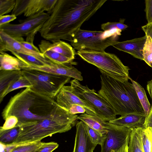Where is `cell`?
<instances>
[{
	"instance_id": "cell-1",
	"label": "cell",
	"mask_w": 152,
	"mask_h": 152,
	"mask_svg": "<svg viewBox=\"0 0 152 152\" xmlns=\"http://www.w3.org/2000/svg\"><path fill=\"white\" fill-rule=\"evenodd\" d=\"M107 0H57L49 17L39 31L51 42L71 41L82 25L88 20Z\"/></svg>"
},
{
	"instance_id": "cell-2",
	"label": "cell",
	"mask_w": 152,
	"mask_h": 152,
	"mask_svg": "<svg viewBox=\"0 0 152 152\" xmlns=\"http://www.w3.org/2000/svg\"><path fill=\"white\" fill-rule=\"evenodd\" d=\"M58 106L54 99L27 88L11 97L3 110L2 116L4 120L9 116H15L18 121L17 126H20L44 119Z\"/></svg>"
},
{
	"instance_id": "cell-3",
	"label": "cell",
	"mask_w": 152,
	"mask_h": 152,
	"mask_svg": "<svg viewBox=\"0 0 152 152\" xmlns=\"http://www.w3.org/2000/svg\"><path fill=\"white\" fill-rule=\"evenodd\" d=\"M78 116L71 114L68 110L58 105L44 119L19 126V134L14 143L40 141L53 134L67 132L76 125Z\"/></svg>"
},
{
	"instance_id": "cell-4",
	"label": "cell",
	"mask_w": 152,
	"mask_h": 152,
	"mask_svg": "<svg viewBox=\"0 0 152 152\" xmlns=\"http://www.w3.org/2000/svg\"><path fill=\"white\" fill-rule=\"evenodd\" d=\"M101 87L98 93L111 105L116 115H145L132 83L121 81L104 73L100 75Z\"/></svg>"
},
{
	"instance_id": "cell-5",
	"label": "cell",
	"mask_w": 152,
	"mask_h": 152,
	"mask_svg": "<svg viewBox=\"0 0 152 152\" xmlns=\"http://www.w3.org/2000/svg\"><path fill=\"white\" fill-rule=\"evenodd\" d=\"M77 54L84 61L96 67L101 73L121 81H128L130 69L115 54L86 50L77 51Z\"/></svg>"
},
{
	"instance_id": "cell-6",
	"label": "cell",
	"mask_w": 152,
	"mask_h": 152,
	"mask_svg": "<svg viewBox=\"0 0 152 152\" xmlns=\"http://www.w3.org/2000/svg\"><path fill=\"white\" fill-rule=\"evenodd\" d=\"M121 31L116 28L103 31L80 28L73 38L71 44L77 51L86 50L104 51L108 47L118 41Z\"/></svg>"
},
{
	"instance_id": "cell-7",
	"label": "cell",
	"mask_w": 152,
	"mask_h": 152,
	"mask_svg": "<svg viewBox=\"0 0 152 152\" xmlns=\"http://www.w3.org/2000/svg\"><path fill=\"white\" fill-rule=\"evenodd\" d=\"M29 81L31 89L45 96L54 99L71 77L34 69L22 70Z\"/></svg>"
},
{
	"instance_id": "cell-8",
	"label": "cell",
	"mask_w": 152,
	"mask_h": 152,
	"mask_svg": "<svg viewBox=\"0 0 152 152\" xmlns=\"http://www.w3.org/2000/svg\"><path fill=\"white\" fill-rule=\"evenodd\" d=\"M50 14L42 12L19 20L18 24L8 23L0 26V29L15 39L21 42L24 41L33 43L35 34L39 32L49 17Z\"/></svg>"
},
{
	"instance_id": "cell-9",
	"label": "cell",
	"mask_w": 152,
	"mask_h": 152,
	"mask_svg": "<svg viewBox=\"0 0 152 152\" xmlns=\"http://www.w3.org/2000/svg\"><path fill=\"white\" fill-rule=\"evenodd\" d=\"M72 92L94 109L96 115L106 121L116 118V115L110 104L94 89L84 86L74 79L70 82Z\"/></svg>"
},
{
	"instance_id": "cell-10",
	"label": "cell",
	"mask_w": 152,
	"mask_h": 152,
	"mask_svg": "<svg viewBox=\"0 0 152 152\" xmlns=\"http://www.w3.org/2000/svg\"><path fill=\"white\" fill-rule=\"evenodd\" d=\"M57 0H16L12 14L16 16L23 14L27 17L38 13L51 12Z\"/></svg>"
},
{
	"instance_id": "cell-11",
	"label": "cell",
	"mask_w": 152,
	"mask_h": 152,
	"mask_svg": "<svg viewBox=\"0 0 152 152\" xmlns=\"http://www.w3.org/2000/svg\"><path fill=\"white\" fill-rule=\"evenodd\" d=\"M110 123L106 137L101 145V152H116L125 143L132 131L130 129Z\"/></svg>"
},
{
	"instance_id": "cell-12",
	"label": "cell",
	"mask_w": 152,
	"mask_h": 152,
	"mask_svg": "<svg viewBox=\"0 0 152 152\" xmlns=\"http://www.w3.org/2000/svg\"><path fill=\"white\" fill-rule=\"evenodd\" d=\"M55 98V100L58 105L68 111L72 105L77 104L84 107L86 113L96 115L94 108L76 95L72 91L70 86H64Z\"/></svg>"
},
{
	"instance_id": "cell-13",
	"label": "cell",
	"mask_w": 152,
	"mask_h": 152,
	"mask_svg": "<svg viewBox=\"0 0 152 152\" xmlns=\"http://www.w3.org/2000/svg\"><path fill=\"white\" fill-rule=\"evenodd\" d=\"M0 51H9L32 55L52 66L55 64L47 59L40 53L30 50L25 48L19 41L15 39L0 29Z\"/></svg>"
},
{
	"instance_id": "cell-14",
	"label": "cell",
	"mask_w": 152,
	"mask_h": 152,
	"mask_svg": "<svg viewBox=\"0 0 152 152\" xmlns=\"http://www.w3.org/2000/svg\"><path fill=\"white\" fill-rule=\"evenodd\" d=\"M75 63L55 64L52 66H29L26 69H36L51 73L72 77L78 81H82L81 72L72 65Z\"/></svg>"
},
{
	"instance_id": "cell-15",
	"label": "cell",
	"mask_w": 152,
	"mask_h": 152,
	"mask_svg": "<svg viewBox=\"0 0 152 152\" xmlns=\"http://www.w3.org/2000/svg\"><path fill=\"white\" fill-rule=\"evenodd\" d=\"M73 152H93L97 145L91 141L86 131L85 124L82 121H77Z\"/></svg>"
},
{
	"instance_id": "cell-16",
	"label": "cell",
	"mask_w": 152,
	"mask_h": 152,
	"mask_svg": "<svg viewBox=\"0 0 152 152\" xmlns=\"http://www.w3.org/2000/svg\"><path fill=\"white\" fill-rule=\"evenodd\" d=\"M147 36L122 42L117 41L112 46L117 49L129 53L133 57L143 60L142 50Z\"/></svg>"
},
{
	"instance_id": "cell-17",
	"label": "cell",
	"mask_w": 152,
	"mask_h": 152,
	"mask_svg": "<svg viewBox=\"0 0 152 152\" xmlns=\"http://www.w3.org/2000/svg\"><path fill=\"white\" fill-rule=\"evenodd\" d=\"M146 118L145 115L131 114L121 116L108 122L115 125L133 129L143 128Z\"/></svg>"
},
{
	"instance_id": "cell-18",
	"label": "cell",
	"mask_w": 152,
	"mask_h": 152,
	"mask_svg": "<svg viewBox=\"0 0 152 152\" xmlns=\"http://www.w3.org/2000/svg\"><path fill=\"white\" fill-rule=\"evenodd\" d=\"M48 49L58 53L73 61L75 52L74 49L68 43L58 40L50 42L46 40H42L40 42Z\"/></svg>"
},
{
	"instance_id": "cell-19",
	"label": "cell",
	"mask_w": 152,
	"mask_h": 152,
	"mask_svg": "<svg viewBox=\"0 0 152 152\" xmlns=\"http://www.w3.org/2000/svg\"><path fill=\"white\" fill-rule=\"evenodd\" d=\"M28 66L16 57L0 51V70H21L26 69Z\"/></svg>"
},
{
	"instance_id": "cell-20",
	"label": "cell",
	"mask_w": 152,
	"mask_h": 152,
	"mask_svg": "<svg viewBox=\"0 0 152 152\" xmlns=\"http://www.w3.org/2000/svg\"><path fill=\"white\" fill-rule=\"evenodd\" d=\"M77 119L103 134H106L108 132L110 123L96 115L84 113L78 116Z\"/></svg>"
},
{
	"instance_id": "cell-21",
	"label": "cell",
	"mask_w": 152,
	"mask_h": 152,
	"mask_svg": "<svg viewBox=\"0 0 152 152\" xmlns=\"http://www.w3.org/2000/svg\"><path fill=\"white\" fill-rule=\"evenodd\" d=\"M40 52L48 60L57 64L75 63L67 57L47 48L41 42L38 45Z\"/></svg>"
},
{
	"instance_id": "cell-22",
	"label": "cell",
	"mask_w": 152,
	"mask_h": 152,
	"mask_svg": "<svg viewBox=\"0 0 152 152\" xmlns=\"http://www.w3.org/2000/svg\"><path fill=\"white\" fill-rule=\"evenodd\" d=\"M142 128L132 129L128 144V152H144L142 146L141 133Z\"/></svg>"
},
{
	"instance_id": "cell-23",
	"label": "cell",
	"mask_w": 152,
	"mask_h": 152,
	"mask_svg": "<svg viewBox=\"0 0 152 152\" xmlns=\"http://www.w3.org/2000/svg\"><path fill=\"white\" fill-rule=\"evenodd\" d=\"M31 85L27 79L22 75L14 79L1 93L0 103L8 94L15 90L23 88H31Z\"/></svg>"
},
{
	"instance_id": "cell-24",
	"label": "cell",
	"mask_w": 152,
	"mask_h": 152,
	"mask_svg": "<svg viewBox=\"0 0 152 152\" xmlns=\"http://www.w3.org/2000/svg\"><path fill=\"white\" fill-rule=\"evenodd\" d=\"M22 75L21 70H0V93L15 78Z\"/></svg>"
},
{
	"instance_id": "cell-25",
	"label": "cell",
	"mask_w": 152,
	"mask_h": 152,
	"mask_svg": "<svg viewBox=\"0 0 152 152\" xmlns=\"http://www.w3.org/2000/svg\"><path fill=\"white\" fill-rule=\"evenodd\" d=\"M129 79L131 81L136 92L140 102L143 108L145 115L146 117L149 113L151 107L146 96L145 91L140 84L133 80L130 77Z\"/></svg>"
},
{
	"instance_id": "cell-26",
	"label": "cell",
	"mask_w": 152,
	"mask_h": 152,
	"mask_svg": "<svg viewBox=\"0 0 152 152\" xmlns=\"http://www.w3.org/2000/svg\"><path fill=\"white\" fill-rule=\"evenodd\" d=\"M20 128L17 126L11 129L0 131V142L5 144L14 143L19 134Z\"/></svg>"
},
{
	"instance_id": "cell-27",
	"label": "cell",
	"mask_w": 152,
	"mask_h": 152,
	"mask_svg": "<svg viewBox=\"0 0 152 152\" xmlns=\"http://www.w3.org/2000/svg\"><path fill=\"white\" fill-rule=\"evenodd\" d=\"M12 53L16 58L27 64L28 66L40 67L51 66L40 59L32 55L15 52Z\"/></svg>"
},
{
	"instance_id": "cell-28",
	"label": "cell",
	"mask_w": 152,
	"mask_h": 152,
	"mask_svg": "<svg viewBox=\"0 0 152 152\" xmlns=\"http://www.w3.org/2000/svg\"><path fill=\"white\" fill-rule=\"evenodd\" d=\"M141 139L144 152H152V127L142 128Z\"/></svg>"
},
{
	"instance_id": "cell-29",
	"label": "cell",
	"mask_w": 152,
	"mask_h": 152,
	"mask_svg": "<svg viewBox=\"0 0 152 152\" xmlns=\"http://www.w3.org/2000/svg\"><path fill=\"white\" fill-rule=\"evenodd\" d=\"M41 141L17 144V145L10 152H34L42 144Z\"/></svg>"
},
{
	"instance_id": "cell-30",
	"label": "cell",
	"mask_w": 152,
	"mask_h": 152,
	"mask_svg": "<svg viewBox=\"0 0 152 152\" xmlns=\"http://www.w3.org/2000/svg\"><path fill=\"white\" fill-rule=\"evenodd\" d=\"M143 61L152 68V40L149 36L146 39L142 50Z\"/></svg>"
},
{
	"instance_id": "cell-31",
	"label": "cell",
	"mask_w": 152,
	"mask_h": 152,
	"mask_svg": "<svg viewBox=\"0 0 152 152\" xmlns=\"http://www.w3.org/2000/svg\"><path fill=\"white\" fill-rule=\"evenodd\" d=\"M85 126L87 132L92 142L97 145L99 144L101 145L106 137V134H103L86 124Z\"/></svg>"
},
{
	"instance_id": "cell-32",
	"label": "cell",
	"mask_w": 152,
	"mask_h": 152,
	"mask_svg": "<svg viewBox=\"0 0 152 152\" xmlns=\"http://www.w3.org/2000/svg\"><path fill=\"white\" fill-rule=\"evenodd\" d=\"M124 19H120L118 22H107L101 25V28L106 31L116 28L122 31L126 29L128 26L124 24Z\"/></svg>"
},
{
	"instance_id": "cell-33",
	"label": "cell",
	"mask_w": 152,
	"mask_h": 152,
	"mask_svg": "<svg viewBox=\"0 0 152 152\" xmlns=\"http://www.w3.org/2000/svg\"><path fill=\"white\" fill-rule=\"evenodd\" d=\"M16 4V0H0V16L12 11Z\"/></svg>"
},
{
	"instance_id": "cell-34",
	"label": "cell",
	"mask_w": 152,
	"mask_h": 152,
	"mask_svg": "<svg viewBox=\"0 0 152 152\" xmlns=\"http://www.w3.org/2000/svg\"><path fill=\"white\" fill-rule=\"evenodd\" d=\"M5 121L3 125L0 127V131L8 130L13 128L17 126L18 122L17 117L13 115L9 116Z\"/></svg>"
},
{
	"instance_id": "cell-35",
	"label": "cell",
	"mask_w": 152,
	"mask_h": 152,
	"mask_svg": "<svg viewBox=\"0 0 152 152\" xmlns=\"http://www.w3.org/2000/svg\"><path fill=\"white\" fill-rule=\"evenodd\" d=\"M58 146V144L54 142H43L42 145L34 152H52Z\"/></svg>"
},
{
	"instance_id": "cell-36",
	"label": "cell",
	"mask_w": 152,
	"mask_h": 152,
	"mask_svg": "<svg viewBox=\"0 0 152 152\" xmlns=\"http://www.w3.org/2000/svg\"><path fill=\"white\" fill-rule=\"evenodd\" d=\"M146 18L147 23L152 22V0H145Z\"/></svg>"
},
{
	"instance_id": "cell-37",
	"label": "cell",
	"mask_w": 152,
	"mask_h": 152,
	"mask_svg": "<svg viewBox=\"0 0 152 152\" xmlns=\"http://www.w3.org/2000/svg\"><path fill=\"white\" fill-rule=\"evenodd\" d=\"M68 111L71 114L75 115L78 113H86L84 107L77 104L72 105L68 110Z\"/></svg>"
},
{
	"instance_id": "cell-38",
	"label": "cell",
	"mask_w": 152,
	"mask_h": 152,
	"mask_svg": "<svg viewBox=\"0 0 152 152\" xmlns=\"http://www.w3.org/2000/svg\"><path fill=\"white\" fill-rule=\"evenodd\" d=\"M17 16L13 14L0 16V26L9 23L16 19Z\"/></svg>"
},
{
	"instance_id": "cell-39",
	"label": "cell",
	"mask_w": 152,
	"mask_h": 152,
	"mask_svg": "<svg viewBox=\"0 0 152 152\" xmlns=\"http://www.w3.org/2000/svg\"><path fill=\"white\" fill-rule=\"evenodd\" d=\"M20 42L25 48L28 50L38 53L41 52L39 49L35 46L34 43L25 41Z\"/></svg>"
},
{
	"instance_id": "cell-40",
	"label": "cell",
	"mask_w": 152,
	"mask_h": 152,
	"mask_svg": "<svg viewBox=\"0 0 152 152\" xmlns=\"http://www.w3.org/2000/svg\"><path fill=\"white\" fill-rule=\"evenodd\" d=\"M0 143V152H10L17 145V144H5Z\"/></svg>"
},
{
	"instance_id": "cell-41",
	"label": "cell",
	"mask_w": 152,
	"mask_h": 152,
	"mask_svg": "<svg viewBox=\"0 0 152 152\" xmlns=\"http://www.w3.org/2000/svg\"><path fill=\"white\" fill-rule=\"evenodd\" d=\"M142 29L144 32L145 35L149 36L152 40V22L142 26Z\"/></svg>"
},
{
	"instance_id": "cell-42",
	"label": "cell",
	"mask_w": 152,
	"mask_h": 152,
	"mask_svg": "<svg viewBox=\"0 0 152 152\" xmlns=\"http://www.w3.org/2000/svg\"><path fill=\"white\" fill-rule=\"evenodd\" d=\"M147 127H152V103L149 113L146 117L143 128Z\"/></svg>"
},
{
	"instance_id": "cell-43",
	"label": "cell",
	"mask_w": 152,
	"mask_h": 152,
	"mask_svg": "<svg viewBox=\"0 0 152 152\" xmlns=\"http://www.w3.org/2000/svg\"><path fill=\"white\" fill-rule=\"evenodd\" d=\"M129 140V137L127 139L125 143L116 152H128Z\"/></svg>"
},
{
	"instance_id": "cell-44",
	"label": "cell",
	"mask_w": 152,
	"mask_h": 152,
	"mask_svg": "<svg viewBox=\"0 0 152 152\" xmlns=\"http://www.w3.org/2000/svg\"><path fill=\"white\" fill-rule=\"evenodd\" d=\"M147 89L152 100V79L148 82Z\"/></svg>"
},
{
	"instance_id": "cell-45",
	"label": "cell",
	"mask_w": 152,
	"mask_h": 152,
	"mask_svg": "<svg viewBox=\"0 0 152 152\" xmlns=\"http://www.w3.org/2000/svg\"></svg>"
}]
</instances>
